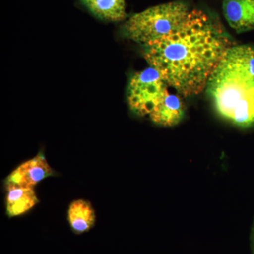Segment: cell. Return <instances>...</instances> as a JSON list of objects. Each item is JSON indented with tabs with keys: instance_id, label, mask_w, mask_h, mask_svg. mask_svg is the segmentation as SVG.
<instances>
[{
	"instance_id": "obj_5",
	"label": "cell",
	"mask_w": 254,
	"mask_h": 254,
	"mask_svg": "<svg viewBox=\"0 0 254 254\" xmlns=\"http://www.w3.org/2000/svg\"><path fill=\"white\" fill-rule=\"evenodd\" d=\"M53 173L54 172L44 155L40 153L15 169L6 178L5 185L7 190L13 188H33Z\"/></svg>"
},
{
	"instance_id": "obj_8",
	"label": "cell",
	"mask_w": 254,
	"mask_h": 254,
	"mask_svg": "<svg viewBox=\"0 0 254 254\" xmlns=\"http://www.w3.org/2000/svg\"><path fill=\"white\" fill-rule=\"evenodd\" d=\"M67 219L71 231L78 235L89 232L94 227L96 216L91 203L78 199L69 205Z\"/></svg>"
},
{
	"instance_id": "obj_7",
	"label": "cell",
	"mask_w": 254,
	"mask_h": 254,
	"mask_svg": "<svg viewBox=\"0 0 254 254\" xmlns=\"http://www.w3.org/2000/svg\"><path fill=\"white\" fill-rule=\"evenodd\" d=\"M185 106L181 97L165 93L161 101L150 114V120L155 125L164 127L176 126L185 115Z\"/></svg>"
},
{
	"instance_id": "obj_3",
	"label": "cell",
	"mask_w": 254,
	"mask_h": 254,
	"mask_svg": "<svg viewBox=\"0 0 254 254\" xmlns=\"http://www.w3.org/2000/svg\"><path fill=\"white\" fill-rule=\"evenodd\" d=\"M190 11L188 6L182 1L157 5L128 18L124 24L123 33L145 46L176 30Z\"/></svg>"
},
{
	"instance_id": "obj_4",
	"label": "cell",
	"mask_w": 254,
	"mask_h": 254,
	"mask_svg": "<svg viewBox=\"0 0 254 254\" xmlns=\"http://www.w3.org/2000/svg\"><path fill=\"white\" fill-rule=\"evenodd\" d=\"M168 84L158 71L150 67L135 73L128 83L127 100L138 116L149 115L168 92Z\"/></svg>"
},
{
	"instance_id": "obj_1",
	"label": "cell",
	"mask_w": 254,
	"mask_h": 254,
	"mask_svg": "<svg viewBox=\"0 0 254 254\" xmlns=\"http://www.w3.org/2000/svg\"><path fill=\"white\" fill-rule=\"evenodd\" d=\"M232 43L199 9L190 11L175 31L145 46L144 58L168 86L185 97L200 94Z\"/></svg>"
},
{
	"instance_id": "obj_6",
	"label": "cell",
	"mask_w": 254,
	"mask_h": 254,
	"mask_svg": "<svg viewBox=\"0 0 254 254\" xmlns=\"http://www.w3.org/2000/svg\"><path fill=\"white\" fill-rule=\"evenodd\" d=\"M225 19L237 33L254 31V0H223Z\"/></svg>"
},
{
	"instance_id": "obj_9",
	"label": "cell",
	"mask_w": 254,
	"mask_h": 254,
	"mask_svg": "<svg viewBox=\"0 0 254 254\" xmlns=\"http://www.w3.org/2000/svg\"><path fill=\"white\" fill-rule=\"evenodd\" d=\"M38 203L33 188H13L7 190L6 214L9 218L27 213Z\"/></svg>"
},
{
	"instance_id": "obj_10",
	"label": "cell",
	"mask_w": 254,
	"mask_h": 254,
	"mask_svg": "<svg viewBox=\"0 0 254 254\" xmlns=\"http://www.w3.org/2000/svg\"><path fill=\"white\" fill-rule=\"evenodd\" d=\"M88 9L101 19L123 21L126 18L125 0H82Z\"/></svg>"
},
{
	"instance_id": "obj_2",
	"label": "cell",
	"mask_w": 254,
	"mask_h": 254,
	"mask_svg": "<svg viewBox=\"0 0 254 254\" xmlns=\"http://www.w3.org/2000/svg\"><path fill=\"white\" fill-rule=\"evenodd\" d=\"M205 90L222 118L240 128L254 127V47L229 48Z\"/></svg>"
}]
</instances>
